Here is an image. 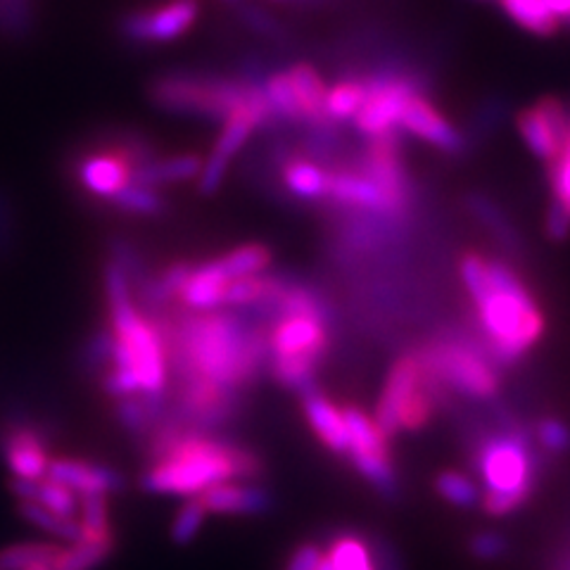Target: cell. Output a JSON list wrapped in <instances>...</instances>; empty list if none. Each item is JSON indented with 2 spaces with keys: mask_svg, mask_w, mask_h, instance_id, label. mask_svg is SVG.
Instances as JSON below:
<instances>
[{
  "mask_svg": "<svg viewBox=\"0 0 570 570\" xmlns=\"http://www.w3.org/2000/svg\"><path fill=\"white\" fill-rule=\"evenodd\" d=\"M153 321L176 379H203L243 395L269 364L266 328L247 316L193 312L181 318L157 314Z\"/></svg>",
  "mask_w": 570,
  "mask_h": 570,
  "instance_id": "cell-1",
  "label": "cell"
},
{
  "mask_svg": "<svg viewBox=\"0 0 570 570\" xmlns=\"http://www.w3.org/2000/svg\"><path fill=\"white\" fill-rule=\"evenodd\" d=\"M148 469L140 488L153 494L198 497L212 485L228 480H257L264 461L245 444L193 431L178 419H163L146 440Z\"/></svg>",
  "mask_w": 570,
  "mask_h": 570,
  "instance_id": "cell-2",
  "label": "cell"
},
{
  "mask_svg": "<svg viewBox=\"0 0 570 570\" xmlns=\"http://www.w3.org/2000/svg\"><path fill=\"white\" fill-rule=\"evenodd\" d=\"M459 272L475 302L480 328L502 364L519 362L544 333V314L528 285L509 264L483 255H463Z\"/></svg>",
  "mask_w": 570,
  "mask_h": 570,
  "instance_id": "cell-3",
  "label": "cell"
},
{
  "mask_svg": "<svg viewBox=\"0 0 570 570\" xmlns=\"http://www.w3.org/2000/svg\"><path fill=\"white\" fill-rule=\"evenodd\" d=\"M264 328L266 341H269L266 371L272 373V379L297 392L314 387L318 366L324 364L331 347V318L293 312L276 316Z\"/></svg>",
  "mask_w": 570,
  "mask_h": 570,
  "instance_id": "cell-4",
  "label": "cell"
},
{
  "mask_svg": "<svg viewBox=\"0 0 570 570\" xmlns=\"http://www.w3.org/2000/svg\"><path fill=\"white\" fill-rule=\"evenodd\" d=\"M473 466L483 480V509L490 515H507L521 509L538 483L530 438L519 431L497 433L480 442Z\"/></svg>",
  "mask_w": 570,
  "mask_h": 570,
  "instance_id": "cell-5",
  "label": "cell"
},
{
  "mask_svg": "<svg viewBox=\"0 0 570 570\" xmlns=\"http://www.w3.org/2000/svg\"><path fill=\"white\" fill-rule=\"evenodd\" d=\"M259 91L257 81L200 75V71H169L150 83V100L171 115L205 117L224 121Z\"/></svg>",
  "mask_w": 570,
  "mask_h": 570,
  "instance_id": "cell-6",
  "label": "cell"
},
{
  "mask_svg": "<svg viewBox=\"0 0 570 570\" xmlns=\"http://www.w3.org/2000/svg\"><path fill=\"white\" fill-rule=\"evenodd\" d=\"M421 360L438 385L452 387L463 397L490 400L497 395L494 366L469 343H435L421 350Z\"/></svg>",
  "mask_w": 570,
  "mask_h": 570,
  "instance_id": "cell-7",
  "label": "cell"
},
{
  "mask_svg": "<svg viewBox=\"0 0 570 570\" xmlns=\"http://www.w3.org/2000/svg\"><path fill=\"white\" fill-rule=\"evenodd\" d=\"M198 14V0H165L153 8H134L119 14L117 36L134 48L171 43L195 24Z\"/></svg>",
  "mask_w": 570,
  "mask_h": 570,
  "instance_id": "cell-8",
  "label": "cell"
},
{
  "mask_svg": "<svg viewBox=\"0 0 570 570\" xmlns=\"http://www.w3.org/2000/svg\"><path fill=\"white\" fill-rule=\"evenodd\" d=\"M153 159L150 148L142 140H124L119 146L88 153L79 159L77 181L94 198L112 200L119 190L134 181V171Z\"/></svg>",
  "mask_w": 570,
  "mask_h": 570,
  "instance_id": "cell-9",
  "label": "cell"
},
{
  "mask_svg": "<svg viewBox=\"0 0 570 570\" xmlns=\"http://www.w3.org/2000/svg\"><path fill=\"white\" fill-rule=\"evenodd\" d=\"M274 121H278V119L259 86V91L253 96V100L240 105L238 110H234L224 119V131L217 140V146H214L207 165L200 171V193L212 195L214 190H217L224 181L228 163L245 146V140L257 129L272 127Z\"/></svg>",
  "mask_w": 570,
  "mask_h": 570,
  "instance_id": "cell-10",
  "label": "cell"
},
{
  "mask_svg": "<svg viewBox=\"0 0 570 570\" xmlns=\"http://www.w3.org/2000/svg\"><path fill=\"white\" fill-rule=\"evenodd\" d=\"M438 387L440 385L433 381V376L428 373L421 360V352L402 354L387 373V381L376 406V419L373 421L379 423L385 438L392 440L402 431L400 419L406 404H412L419 395H423V392H433L435 395Z\"/></svg>",
  "mask_w": 570,
  "mask_h": 570,
  "instance_id": "cell-11",
  "label": "cell"
},
{
  "mask_svg": "<svg viewBox=\"0 0 570 570\" xmlns=\"http://www.w3.org/2000/svg\"><path fill=\"white\" fill-rule=\"evenodd\" d=\"M515 127H519V134L525 140L530 153H534L540 159H547V163H554L568 146V107L559 98H542L515 117Z\"/></svg>",
  "mask_w": 570,
  "mask_h": 570,
  "instance_id": "cell-12",
  "label": "cell"
},
{
  "mask_svg": "<svg viewBox=\"0 0 570 570\" xmlns=\"http://www.w3.org/2000/svg\"><path fill=\"white\" fill-rule=\"evenodd\" d=\"M360 167L362 174H366L371 181L381 188L387 207V217H400L409 203V184L400 159L395 134L371 138Z\"/></svg>",
  "mask_w": 570,
  "mask_h": 570,
  "instance_id": "cell-13",
  "label": "cell"
},
{
  "mask_svg": "<svg viewBox=\"0 0 570 570\" xmlns=\"http://www.w3.org/2000/svg\"><path fill=\"white\" fill-rule=\"evenodd\" d=\"M0 454H3L12 478L43 480L48 473V442L33 423H10L0 433Z\"/></svg>",
  "mask_w": 570,
  "mask_h": 570,
  "instance_id": "cell-14",
  "label": "cell"
},
{
  "mask_svg": "<svg viewBox=\"0 0 570 570\" xmlns=\"http://www.w3.org/2000/svg\"><path fill=\"white\" fill-rule=\"evenodd\" d=\"M400 127L416 138L431 142L448 155H456L463 150V136L452 127V121L444 117L438 107L428 100L423 94H414L406 100Z\"/></svg>",
  "mask_w": 570,
  "mask_h": 570,
  "instance_id": "cell-15",
  "label": "cell"
},
{
  "mask_svg": "<svg viewBox=\"0 0 570 570\" xmlns=\"http://www.w3.org/2000/svg\"><path fill=\"white\" fill-rule=\"evenodd\" d=\"M46 478L56 480V483L67 485L77 494L86 492H119L124 488V475L110 466L81 459H50Z\"/></svg>",
  "mask_w": 570,
  "mask_h": 570,
  "instance_id": "cell-16",
  "label": "cell"
},
{
  "mask_svg": "<svg viewBox=\"0 0 570 570\" xmlns=\"http://www.w3.org/2000/svg\"><path fill=\"white\" fill-rule=\"evenodd\" d=\"M207 513L219 515H262L272 511L274 499L272 492L255 483H219L198 494Z\"/></svg>",
  "mask_w": 570,
  "mask_h": 570,
  "instance_id": "cell-17",
  "label": "cell"
},
{
  "mask_svg": "<svg viewBox=\"0 0 570 570\" xmlns=\"http://www.w3.org/2000/svg\"><path fill=\"white\" fill-rule=\"evenodd\" d=\"M299 395H302V412H305V419L312 431L316 433V438L324 442L333 454L347 456L350 433L343 419V409L335 406L333 400H328L316 385L299 392Z\"/></svg>",
  "mask_w": 570,
  "mask_h": 570,
  "instance_id": "cell-18",
  "label": "cell"
},
{
  "mask_svg": "<svg viewBox=\"0 0 570 570\" xmlns=\"http://www.w3.org/2000/svg\"><path fill=\"white\" fill-rule=\"evenodd\" d=\"M328 200L341 205L343 209L356 212H376L387 217V207L381 188L362 171L337 169L328 171Z\"/></svg>",
  "mask_w": 570,
  "mask_h": 570,
  "instance_id": "cell-19",
  "label": "cell"
},
{
  "mask_svg": "<svg viewBox=\"0 0 570 570\" xmlns=\"http://www.w3.org/2000/svg\"><path fill=\"white\" fill-rule=\"evenodd\" d=\"M285 75H288L299 110L305 115V124L312 129L333 127L328 117V88L321 81L318 71L307 62H295Z\"/></svg>",
  "mask_w": 570,
  "mask_h": 570,
  "instance_id": "cell-20",
  "label": "cell"
},
{
  "mask_svg": "<svg viewBox=\"0 0 570 570\" xmlns=\"http://www.w3.org/2000/svg\"><path fill=\"white\" fill-rule=\"evenodd\" d=\"M230 278L224 274L219 259L195 264L184 291L178 293V302L190 312H214L224 307V295Z\"/></svg>",
  "mask_w": 570,
  "mask_h": 570,
  "instance_id": "cell-21",
  "label": "cell"
},
{
  "mask_svg": "<svg viewBox=\"0 0 570 570\" xmlns=\"http://www.w3.org/2000/svg\"><path fill=\"white\" fill-rule=\"evenodd\" d=\"M283 184L293 198L318 203L328 198V169L312 163L305 155H288L283 163Z\"/></svg>",
  "mask_w": 570,
  "mask_h": 570,
  "instance_id": "cell-22",
  "label": "cell"
},
{
  "mask_svg": "<svg viewBox=\"0 0 570 570\" xmlns=\"http://www.w3.org/2000/svg\"><path fill=\"white\" fill-rule=\"evenodd\" d=\"M324 554L331 570H383L385 566L381 551H373V547L356 532L335 534Z\"/></svg>",
  "mask_w": 570,
  "mask_h": 570,
  "instance_id": "cell-23",
  "label": "cell"
},
{
  "mask_svg": "<svg viewBox=\"0 0 570 570\" xmlns=\"http://www.w3.org/2000/svg\"><path fill=\"white\" fill-rule=\"evenodd\" d=\"M343 419L350 433V452L345 459L352 461L360 456H390V440L364 409L347 404L343 406Z\"/></svg>",
  "mask_w": 570,
  "mask_h": 570,
  "instance_id": "cell-24",
  "label": "cell"
},
{
  "mask_svg": "<svg viewBox=\"0 0 570 570\" xmlns=\"http://www.w3.org/2000/svg\"><path fill=\"white\" fill-rule=\"evenodd\" d=\"M203 159L198 155H176V157H165V159H150V163L140 165L134 171V184L142 186H167V184H181L190 181V178L200 176L203 171Z\"/></svg>",
  "mask_w": 570,
  "mask_h": 570,
  "instance_id": "cell-25",
  "label": "cell"
},
{
  "mask_svg": "<svg viewBox=\"0 0 570 570\" xmlns=\"http://www.w3.org/2000/svg\"><path fill=\"white\" fill-rule=\"evenodd\" d=\"M81 511V542L117 544L110 523V504L105 492H86L79 497Z\"/></svg>",
  "mask_w": 570,
  "mask_h": 570,
  "instance_id": "cell-26",
  "label": "cell"
},
{
  "mask_svg": "<svg viewBox=\"0 0 570 570\" xmlns=\"http://www.w3.org/2000/svg\"><path fill=\"white\" fill-rule=\"evenodd\" d=\"M499 3L515 24L534 36H542V39H549L561 29L559 17L551 12L547 0H499Z\"/></svg>",
  "mask_w": 570,
  "mask_h": 570,
  "instance_id": "cell-27",
  "label": "cell"
},
{
  "mask_svg": "<svg viewBox=\"0 0 570 570\" xmlns=\"http://www.w3.org/2000/svg\"><path fill=\"white\" fill-rule=\"evenodd\" d=\"M259 86L262 91L266 96V100H269L272 110L276 115L278 121H285V124H305V115H302L299 105H297V98L293 94V86L288 81V75L285 71H278V69H269L266 75L259 79Z\"/></svg>",
  "mask_w": 570,
  "mask_h": 570,
  "instance_id": "cell-28",
  "label": "cell"
},
{
  "mask_svg": "<svg viewBox=\"0 0 570 570\" xmlns=\"http://www.w3.org/2000/svg\"><path fill=\"white\" fill-rule=\"evenodd\" d=\"M236 10L238 22L249 31L259 36V39H266L272 43H281V46H291L293 43V33L291 29L285 27L278 17H274L269 10L253 3V0H245Z\"/></svg>",
  "mask_w": 570,
  "mask_h": 570,
  "instance_id": "cell-29",
  "label": "cell"
},
{
  "mask_svg": "<svg viewBox=\"0 0 570 570\" xmlns=\"http://www.w3.org/2000/svg\"><path fill=\"white\" fill-rule=\"evenodd\" d=\"M224 274L234 281V278H243V276H255V274H264L269 269L272 264V249L259 243H247L240 245L230 253L217 257Z\"/></svg>",
  "mask_w": 570,
  "mask_h": 570,
  "instance_id": "cell-30",
  "label": "cell"
},
{
  "mask_svg": "<svg viewBox=\"0 0 570 570\" xmlns=\"http://www.w3.org/2000/svg\"><path fill=\"white\" fill-rule=\"evenodd\" d=\"M58 544L17 542L0 549V570H29L33 566H52L60 554Z\"/></svg>",
  "mask_w": 570,
  "mask_h": 570,
  "instance_id": "cell-31",
  "label": "cell"
},
{
  "mask_svg": "<svg viewBox=\"0 0 570 570\" xmlns=\"http://www.w3.org/2000/svg\"><path fill=\"white\" fill-rule=\"evenodd\" d=\"M20 515L31 525L56 534L65 542H81V523H77V519H65V515L46 509L39 502H20Z\"/></svg>",
  "mask_w": 570,
  "mask_h": 570,
  "instance_id": "cell-32",
  "label": "cell"
},
{
  "mask_svg": "<svg viewBox=\"0 0 570 570\" xmlns=\"http://www.w3.org/2000/svg\"><path fill=\"white\" fill-rule=\"evenodd\" d=\"M366 100V83L362 77H347L337 81L328 91V117L331 121L354 119Z\"/></svg>",
  "mask_w": 570,
  "mask_h": 570,
  "instance_id": "cell-33",
  "label": "cell"
},
{
  "mask_svg": "<svg viewBox=\"0 0 570 570\" xmlns=\"http://www.w3.org/2000/svg\"><path fill=\"white\" fill-rule=\"evenodd\" d=\"M119 212L136 214V217H157L167 209V200L155 188L142 184H129L110 200Z\"/></svg>",
  "mask_w": 570,
  "mask_h": 570,
  "instance_id": "cell-34",
  "label": "cell"
},
{
  "mask_svg": "<svg viewBox=\"0 0 570 570\" xmlns=\"http://www.w3.org/2000/svg\"><path fill=\"white\" fill-rule=\"evenodd\" d=\"M115 544H94L75 542V547L60 549L58 559L52 561V570H96L100 563L110 559Z\"/></svg>",
  "mask_w": 570,
  "mask_h": 570,
  "instance_id": "cell-35",
  "label": "cell"
},
{
  "mask_svg": "<svg viewBox=\"0 0 570 570\" xmlns=\"http://www.w3.org/2000/svg\"><path fill=\"white\" fill-rule=\"evenodd\" d=\"M469 207L478 217V222L488 226V230H492L499 243L511 247V249L519 247V236H515V230L511 228L509 219L504 217V212L499 209L494 203H490L485 195H473V198L469 200Z\"/></svg>",
  "mask_w": 570,
  "mask_h": 570,
  "instance_id": "cell-36",
  "label": "cell"
},
{
  "mask_svg": "<svg viewBox=\"0 0 570 570\" xmlns=\"http://www.w3.org/2000/svg\"><path fill=\"white\" fill-rule=\"evenodd\" d=\"M269 283H272V278L266 276V274L234 278V281L228 283V288H226L224 305L226 307L253 309L266 297V293H269Z\"/></svg>",
  "mask_w": 570,
  "mask_h": 570,
  "instance_id": "cell-37",
  "label": "cell"
},
{
  "mask_svg": "<svg viewBox=\"0 0 570 570\" xmlns=\"http://www.w3.org/2000/svg\"><path fill=\"white\" fill-rule=\"evenodd\" d=\"M435 490L438 494L454 507L471 509L480 502V490L469 475L456 473V471H444L435 478Z\"/></svg>",
  "mask_w": 570,
  "mask_h": 570,
  "instance_id": "cell-38",
  "label": "cell"
},
{
  "mask_svg": "<svg viewBox=\"0 0 570 570\" xmlns=\"http://www.w3.org/2000/svg\"><path fill=\"white\" fill-rule=\"evenodd\" d=\"M205 519H207V509L203 507L200 499L198 497L188 499V502L181 509H178L176 519L169 528L171 542L178 544V547L190 544L195 538H198V532H200Z\"/></svg>",
  "mask_w": 570,
  "mask_h": 570,
  "instance_id": "cell-39",
  "label": "cell"
},
{
  "mask_svg": "<svg viewBox=\"0 0 570 570\" xmlns=\"http://www.w3.org/2000/svg\"><path fill=\"white\" fill-rule=\"evenodd\" d=\"M36 502L43 504L50 511L65 515V519H77V513H79L77 492L69 490L62 483H56V480H50V478L39 480V499H36Z\"/></svg>",
  "mask_w": 570,
  "mask_h": 570,
  "instance_id": "cell-40",
  "label": "cell"
},
{
  "mask_svg": "<svg viewBox=\"0 0 570 570\" xmlns=\"http://www.w3.org/2000/svg\"><path fill=\"white\" fill-rule=\"evenodd\" d=\"M549 186L551 200L570 217V153H563L554 163H549Z\"/></svg>",
  "mask_w": 570,
  "mask_h": 570,
  "instance_id": "cell-41",
  "label": "cell"
},
{
  "mask_svg": "<svg viewBox=\"0 0 570 570\" xmlns=\"http://www.w3.org/2000/svg\"><path fill=\"white\" fill-rule=\"evenodd\" d=\"M538 442L551 454H561L570 448V431L559 419H544L538 423Z\"/></svg>",
  "mask_w": 570,
  "mask_h": 570,
  "instance_id": "cell-42",
  "label": "cell"
},
{
  "mask_svg": "<svg viewBox=\"0 0 570 570\" xmlns=\"http://www.w3.org/2000/svg\"><path fill=\"white\" fill-rule=\"evenodd\" d=\"M507 549H509V542L504 534L492 532V530L478 532L471 540V554L480 561H494L499 557H504Z\"/></svg>",
  "mask_w": 570,
  "mask_h": 570,
  "instance_id": "cell-43",
  "label": "cell"
},
{
  "mask_svg": "<svg viewBox=\"0 0 570 570\" xmlns=\"http://www.w3.org/2000/svg\"><path fill=\"white\" fill-rule=\"evenodd\" d=\"M321 559H324V547L316 542H305L293 551L288 563H285V570H316Z\"/></svg>",
  "mask_w": 570,
  "mask_h": 570,
  "instance_id": "cell-44",
  "label": "cell"
},
{
  "mask_svg": "<svg viewBox=\"0 0 570 570\" xmlns=\"http://www.w3.org/2000/svg\"><path fill=\"white\" fill-rule=\"evenodd\" d=\"M544 228H547V236L551 240H566L568 234H570V217L554 200H551V205L547 209Z\"/></svg>",
  "mask_w": 570,
  "mask_h": 570,
  "instance_id": "cell-45",
  "label": "cell"
},
{
  "mask_svg": "<svg viewBox=\"0 0 570 570\" xmlns=\"http://www.w3.org/2000/svg\"><path fill=\"white\" fill-rule=\"evenodd\" d=\"M219 3H224V6H230V8H238L240 3H245V0H219Z\"/></svg>",
  "mask_w": 570,
  "mask_h": 570,
  "instance_id": "cell-46",
  "label": "cell"
},
{
  "mask_svg": "<svg viewBox=\"0 0 570 570\" xmlns=\"http://www.w3.org/2000/svg\"><path fill=\"white\" fill-rule=\"evenodd\" d=\"M316 570H331V568H328V561H326V554H324V559H321V563H318Z\"/></svg>",
  "mask_w": 570,
  "mask_h": 570,
  "instance_id": "cell-47",
  "label": "cell"
},
{
  "mask_svg": "<svg viewBox=\"0 0 570 570\" xmlns=\"http://www.w3.org/2000/svg\"><path fill=\"white\" fill-rule=\"evenodd\" d=\"M29 570H52L50 566H33V568H29Z\"/></svg>",
  "mask_w": 570,
  "mask_h": 570,
  "instance_id": "cell-48",
  "label": "cell"
},
{
  "mask_svg": "<svg viewBox=\"0 0 570 570\" xmlns=\"http://www.w3.org/2000/svg\"><path fill=\"white\" fill-rule=\"evenodd\" d=\"M563 153H570V136H568V146H566V150Z\"/></svg>",
  "mask_w": 570,
  "mask_h": 570,
  "instance_id": "cell-49",
  "label": "cell"
}]
</instances>
